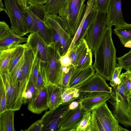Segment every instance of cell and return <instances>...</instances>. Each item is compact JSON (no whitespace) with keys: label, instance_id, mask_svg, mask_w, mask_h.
<instances>
[{"label":"cell","instance_id":"cell-23","mask_svg":"<svg viewBox=\"0 0 131 131\" xmlns=\"http://www.w3.org/2000/svg\"><path fill=\"white\" fill-rule=\"evenodd\" d=\"M19 45L12 48L0 50V73L7 72Z\"/></svg>","mask_w":131,"mask_h":131},{"label":"cell","instance_id":"cell-12","mask_svg":"<svg viewBox=\"0 0 131 131\" xmlns=\"http://www.w3.org/2000/svg\"><path fill=\"white\" fill-rule=\"evenodd\" d=\"M25 59L20 80L19 95L22 97L30 79L35 56L27 46L25 51Z\"/></svg>","mask_w":131,"mask_h":131},{"label":"cell","instance_id":"cell-7","mask_svg":"<svg viewBox=\"0 0 131 131\" xmlns=\"http://www.w3.org/2000/svg\"><path fill=\"white\" fill-rule=\"evenodd\" d=\"M111 97L110 93L107 92H81L79 99L82 108L86 113L91 112L106 103Z\"/></svg>","mask_w":131,"mask_h":131},{"label":"cell","instance_id":"cell-14","mask_svg":"<svg viewBox=\"0 0 131 131\" xmlns=\"http://www.w3.org/2000/svg\"><path fill=\"white\" fill-rule=\"evenodd\" d=\"M122 0H112L106 14L107 26L115 27L125 24L122 11Z\"/></svg>","mask_w":131,"mask_h":131},{"label":"cell","instance_id":"cell-56","mask_svg":"<svg viewBox=\"0 0 131 131\" xmlns=\"http://www.w3.org/2000/svg\"><path fill=\"white\" fill-rule=\"evenodd\" d=\"M126 70L129 71L131 72V67L128 68Z\"/></svg>","mask_w":131,"mask_h":131},{"label":"cell","instance_id":"cell-21","mask_svg":"<svg viewBox=\"0 0 131 131\" xmlns=\"http://www.w3.org/2000/svg\"><path fill=\"white\" fill-rule=\"evenodd\" d=\"M27 39V38L20 36L10 28L4 35L0 38V50L15 47L21 43L26 42Z\"/></svg>","mask_w":131,"mask_h":131},{"label":"cell","instance_id":"cell-16","mask_svg":"<svg viewBox=\"0 0 131 131\" xmlns=\"http://www.w3.org/2000/svg\"><path fill=\"white\" fill-rule=\"evenodd\" d=\"M30 10L34 20L30 33L39 36L49 46L53 44V35L51 28Z\"/></svg>","mask_w":131,"mask_h":131},{"label":"cell","instance_id":"cell-9","mask_svg":"<svg viewBox=\"0 0 131 131\" xmlns=\"http://www.w3.org/2000/svg\"><path fill=\"white\" fill-rule=\"evenodd\" d=\"M59 15L47 13L44 21L49 26L54 29L58 33L60 37L61 49L60 52L62 56L68 52L72 43L73 39L62 28L59 21Z\"/></svg>","mask_w":131,"mask_h":131},{"label":"cell","instance_id":"cell-51","mask_svg":"<svg viewBox=\"0 0 131 131\" xmlns=\"http://www.w3.org/2000/svg\"><path fill=\"white\" fill-rule=\"evenodd\" d=\"M126 100L128 105L129 112L131 115V96L127 97Z\"/></svg>","mask_w":131,"mask_h":131},{"label":"cell","instance_id":"cell-25","mask_svg":"<svg viewBox=\"0 0 131 131\" xmlns=\"http://www.w3.org/2000/svg\"><path fill=\"white\" fill-rule=\"evenodd\" d=\"M97 12L94 6L92 10L91 8L89 7H86L83 17V23L82 31L80 37L76 42L74 45L79 44L83 39H85L88 29L95 16Z\"/></svg>","mask_w":131,"mask_h":131},{"label":"cell","instance_id":"cell-50","mask_svg":"<svg viewBox=\"0 0 131 131\" xmlns=\"http://www.w3.org/2000/svg\"><path fill=\"white\" fill-rule=\"evenodd\" d=\"M49 0H29V4L45 5Z\"/></svg>","mask_w":131,"mask_h":131},{"label":"cell","instance_id":"cell-54","mask_svg":"<svg viewBox=\"0 0 131 131\" xmlns=\"http://www.w3.org/2000/svg\"><path fill=\"white\" fill-rule=\"evenodd\" d=\"M4 11L5 12V9L4 7L2 0H0V11L1 12Z\"/></svg>","mask_w":131,"mask_h":131},{"label":"cell","instance_id":"cell-47","mask_svg":"<svg viewBox=\"0 0 131 131\" xmlns=\"http://www.w3.org/2000/svg\"><path fill=\"white\" fill-rule=\"evenodd\" d=\"M78 45H74L68 53L72 61V65L74 66L76 62L78 51Z\"/></svg>","mask_w":131,"mask_h":131},{"label":"cell","instance_id":"cell-40","mask_svg":"<svg viewBox=\"0 0 131 131\" xmlns=\"http://www.w3.org/2000/svg\"><path fill=\"white\" fill-rule=\"evenodd\" d=\"M91 112V131H105L96 115L94 110Z\"/></svg>","mask_w":131,"mask_h":131},{"label":"cell","instance_id":"cell-33","mask_svg":"<svg viewBox=\"0 0 131 131\" xmlns=\"http://www.w3.org/2000/svg\"><path fill=\"white\" fill-rule=\"evenodd\" d=\"M27 47L26 43L20 44L18 50L12 61L8 71L7 72L10 74L14 68L24 55L25 49Z\"/></svg>","mask_w":131,"mask_h":131},{"label":"cell","instance_id":"cell-35","mask_svg":"<svg viewBox=\"0 0 131 131\" xmlns=\"http://www.w3.org/2000/svg\"><path fill=\"white\" fill-rule=\"evenodd\" d=\"M0 113L7 110V95L5 85L2 79L0 80Z\"/></svg>","mask_w":131,"mask_h":131},{"label":"cell","instance_id":"cell-52","mask_svg":"<svg viewBox=\"0 0 131 131\" xmlns=\"http://www.w3.org/2000/svg\"><path fill=\"white\" fill-rule=\"evenodd\" d=\"M70 66L69 67L62 66L61 69L62 72L64 73H67L69 70Z\"/></svg>","mask_w":131,"mask_h":131},{"label":"cell","instance_id":"cell-38","mask_svg":"<svg viewBox=\"0 0 131 131\" xmlns=\"http://www.w3.org/2000/svg\"><path fill=\"white\" fill-rule=\"evenodd\" d=\"M112 0H94V5L97 11L107 13Z\"/></svg>","mask_w":131,"mask_h":131},{"label":"cell","instance_id":"cell-13","mask_svg":"<svg viewBox=\"0 0 131 131\" xmlns=\"http://www.w3.org/2000/svg\"><path fill=\"white\" fill-rule=\"evenodd\" d=\"M86 113L80 103L76 108L70 109L63 117L58 131H74Z\"/></svg>","mask_w":131,"mask_h":131},{"label":"cell","instance_id":"cell-45","mask_svg":"<svg viewBox=\"0 0 131 131\" xmlns=\"http://www.w3.org/2000/svg\"><path fill=\"white\" fill-rule=\"evenodd\" d=\"M50 27L51 28L53 32V44L59 50L60 52L61 49V44L60 36L58 33L54 29Z\"/></svg>","mask_w":131,"mask_h":131},{"label":"cell","instance_id":"cell-19","mask_svg":"<svg viewBox=\"0 0 131 131\" xmlns=\"http://www.w3.org/2000/svg\"><path fill=\"white\" fill-rule=\"evenodd\" d=\"M5 85L7 95V110L16 111L17 93L16 87L7 72L0 73Z\"/></svg>","mask_w":131,"mask_h":131},{"label":"cell","instance_id":"cell-49","mask_svg":"<svg viewBox=\"0 0 131 131\" xmlns=\"http://www.w3.org/2000/svg\"><path fill=\"white\" fill-rule=\"evenodd\" d=\"M115 89L122 95L126 97H127L125 86L122 82H121V83L118 85L116 89Z\"/></svg>","mask_w":131,"mask_h":131},{"label":"cell","instance_id":"cell-1","mask_svg":"<svg viewBox=\"0 0 131 131\" xmlns=\"http://www.w3.org/2000/svg\"><path fill=\"white\" fill-rule=\"evenodd\" d=\"M111 27L107 26L94 52L92 67L96 73L109 81L116 66V49L112 38Z\"/></svg>","mask_w":131,"mask_h":131},{"label":"cell","instance_id":"cell-39","mask_svg":"<svg viewBox=\"0 0 131 131\" xmlns=\"http://www.w3.org/2000/svg\"><path fill=\"white\" fill-rule=\"evenodd\" d=\"M122 69L119 66L116 67L110 80V84L114 89H116L118 85L121 82L119 77Z\"/></svg>","mask_w":131,"mask_h":131},{"label":"cell","instance_id":"cell-41","mask_svg":"<svg viewBox=\"0 0 131 131\" xmlns=\"http://www.w3.org/2000/svg\"><path fill=\"white\" fill-rule=\"evenodd\" d=\"M74 67V66L72 65L70 66L69 70L67 73H63V77L60 86L63 89L68 87L69 81Z\"/></svg>","mask_w":131,"mask_h":131},{"label":"cell","instance_id":"cell-32","mask_svg":"<svg viewBox=\"0 0 131 131\" xmlns=\"http://www.w3.org/2000/svg\"><path fill=\"white\" fill-rule=\"evenodd\" d=\"M85 113L74 131H91V112Z\"/></svg>","mask_w":131,"mask_h":131},{"label":"cell","instance_id":"cell-27","mask_svg":"<svg viewBox=\"0 0 131 131\" xmlns=\"http://www.w3.org/2000/svg\"><path fill=\"white\" fill-rule=\"evenodd\" d=\"M25 59V56L24 53L23 56L11 72L10 74H8L9 75L11 80L15 85L17 93V100L19 90L20 80L21 73L22 68L24 63Z\"/></svg>","mask_w":131,"mask_h":131},{"label":"cell","instance_id":"cell-36","mask_svg":"<svg viewBox=\"0 0 131 131\" xmlns=\"http://www.w3.org/2000/svg\"><path fill=\"white\" fill-rule=\"evenodd\" d=\"M119 77L125 86L127 97L131 96V72L127 70L120 74Z\"/></svg>","mask_w":131,"mask_h":131},{"label":"cell","instance_id":"cell-8","mask_svg":"<svg viewBox=\"0 0 131 131\" xmlns=\"http://www.w3.org/2000/svg\"><path fill=\"white\" fill-rule=\"evenodd\" d=\"M95 113L105 131H129L119 123L109 108L106 103L95 109Z\"/></svg>","mask_w":131,"mask_h":131},{"label":"cell","instance_id":"cell-11","mask_svg":"<svg viewBox=\"0 0 131 131\" xmlns=\"http://www.w3.org/2000/svg\"><path fill=\"white\" fill-rule=\"evenodd\" d=\"M26 43L34 54L38 53L42 67H45L47 62L49 46L41 38L33 33H30L29 35Z\"/></svg>","mask_w":131,"mask_h":131},{"label":"cell","instance_id":"cell-42","mask_svg":"<svg viewBox=\"0 0 131 131\" xmlns=\"http://www.w3.org/2000/svg\"><path fill=\"white\" fill-rule=\"evenodd\" d=\"M24 14L28 25L29 33H30L34 23V20L30 10L27 8L24 10Z\"/></svg>","mask_w":131,"mask_h":131},{"label":"cell","instance_id":"cell-34","mask_svg":"<svg viewBox=\"0 0 131 131\" xmlns=\"http://www.w3.org/2000/svg\"><path fill=\"white\" fill-rule=\"evenodd\" d=\"M27 8L37 16L44 21L46 15L47 13L45 5L29 4Z\"/></svg>","mask_w":131,"mask_h":131},{"label":"cell","instance_id":"cell-31","mask_svg":"<svg viewBox=\"0 0 131 131\" xmlns=\"http://www.w3.org/2000/svg\"><path fill=\"white\" fill-rule=\"evenodd\" d=\"M65 0H49L45 5L47 13L51 15H57Z\"/></svg>","mask_w":131,"mask_h":131},{"label":"cell","instance_id":"cell-48","mask_svg":"<svg viewBox=\"0 0 131 131\" xmlns=\"http://www.w3.org/2000/svg\"><path fill=\"white\" fill-rule=\"evenodd\" d=\"M10 28L4 21L0 22V38L4 35L8 31Z\"/></svg>","mask_w":131,"mask_h":131},{"label":"cell","instance_id":"cell-6","mask_svg":"<svg viewBox=\"0 0 131 131\" xmlns=\"http://www.w3.org/2000/svg\"><path fill=\"white\" fill-rule=\"evenodd\" d=\"M72 102L61 104L46 111L40 119L42 125V131H58L63 117L72 109L70 104Z\"/></svg>","mask_w":131,"mask_h":131},{"label":"cell","instance_id":"cell-26","mask_svg":"<svg viewBox=\"0 0 131 131\" xmlns=\"http://www.w3.org/2000/svg\"><path fill=\"white\" fill-rule=\"evenodd\" d=\"M114 33L119 37L123 45L131 41V24H125L116 27Z\"/></svg>","mask_w":131,"mask_h":131},{"label":"cell","instance_id":"cell-30","mask_svg":"<svg viewBox=\"0 0 131 131\" xmlns=\"http://www.w3.org/2000/svg\"><path fill=\"white\" fill-rule=\"evenodd\" d=\"M38 91L34 83L30 80L23 95V104L28 103L35 96Z\"/></svg>","mask_w":131,"mask_h":131},{"label":"cell","instance_id":"cell-24","mask_svg":"<svg viewBox=\"0 0 131 131\" xmlns=\"http://www.w3.org/2000/svg\"><path fill=\"white\" fill-rule=\"evenodd\" d=\"M15 111L6 110L0 113V131H15L14 120Z\"/></svg>","mask_w":131,"mask_h":131},{"label":"cell","instance_id":"cell-3","mask_svg":"<svg viewBox=\"0 0 131 131\" xmlns=\"http://www.w3.org/2000/svg\"><path fill=\"white\" fill-rule=\"evenodd\" d=\"M5 12L8 16L11 28L16 34L23 37L29 33L24 10L16 0H4Z\"/></svg>","mask_w":131,"mask_h":131},{"label":"cell","instance_id":"cell-22","mask_svg":"<svg viewBox=\"0 0 131 131\" xmlns=\"http://www.w3.org/2000/svg\"><path fill=\"white\" fill-rule=\"evenodd\" d=\"M48 93V103L49 110L53 109L60 104L63 89L55 84L47 87Z\"/></svg>","mask_w":131,"mask_h":131},{"label":"cell","instance_id":"cell-53","mask_svg":"<svg viewBox=\"0 0 131 131\" xmlns=\"http://www.w3.org/2000/svg\"><path fill=\"white\" fill-rule=\"evenodd\" d=\"M29 0H23L24 10L29 5Z\"/></svg>","mask_w":131,"mask_h":131},{"label":"cell","instance_id":"cell-10","mask_svg":"<svg viewBox=\"0 0 131 131\" xmlns=\"http://www.w3.org/2000/svg\"><path fill=\"white\" fill-rule=\"evenodd\" d=\"M76 88L80 92H103L110 93L112 91L105 79L96 73Z\"/></svg>","mask_w":131,"mask_h":131},{"label":"cell","instance_id":"cell-15","mask_svg":"<svg viewBox=\"0 0 131 131\" xmlns=\"http://www.w3.org/2000/svg\"><path fill=\"white\" fill-rule=\"evenodd\" d=\"M49 108L48 89L45 87L38 90L35 96L28 103L27 108L33 113L39 114Z\"/></svg>","mask_w":131,"mask_h":131},{"label":"cell","instance_id":"cell-18","mask_svg":"<svg viewBox=\"0 0 131 131\" xmlns=\"http://www.w3.org/2000/svg\"><path fill=\"white\" fill-rule=\"evenodd\" d=\"M78 45V51L74 68H83L92 66V51L85 39Z\"/></svg>","mask_w":131,"mask_h":131},{"label":"cell","instance_id":"cell-29","mask_svg":"<svg viewBox=\"0 0 131 131\" xmlns=\"http://www.w3.org/2000/svg\"><path fill=\"white\" fill-rule=\"evenodd\" d=\"M80 0H65L60 9L59 15L67 20L76 7Z\"/></svg>","mask_w":131,"mask_h":131},{"label":"cell","instance_id":"cell-2","mask_svg":"<svg viewBox=\"0 0 131 131\" xmlns=\"http://www.w3.org/2000/svg\"><path fill=\"white\" fill-rule=\"evenodd\" d=\"M61 56L59 50L53 44L49 46L46 65L41 66L45 87L53 84L60 86L63 74L59 60Z\"/></svg>","mask_w":131,"mask_h":131},{"label":"cell","instance_id":"cell-28","mask_svg":"<svg viewBox=\"0 0 131 131\" xmlns=\"http://www.w3.org/2000/svg\"><path fill=\"white\" fill-rule=\"evenodd\" d=\"M81 92L76 88H67L63 89L60 104L76 101L79 98Z\"/></svg>","mask_w":131,"mask_h":131},{"label":"cell","instance_id":"cell-5","mask_svg":"<svg viewBox=\"0 0 131 131\" xmlns=\"http://www.w3.org/2000/svg\"><path fill=\"white\" fill-rule=\"evenodd\" d=\"M110 93L111 96L108 102L113 106V114L118 123L126 127H131V115L130 114L126 98L115 89Z\"/></svg>","mask_w":131,"mask_h":131},{"label":"cell","instance_id":"cell-43","mask_svg":"<svg viewBox=\"0 0 131 131\" xmlns=\"http://www.w3.org/2000/svg\"><path fill=\"white\" fill-rule=\"evenodd\" d=\"M36 86L38 90H40L44 87H45L41 64L39 71Z\"/></svg>","mask_w":131,"mask_h":131},{"label":"cell","instance_id":"cell-4","mask_svg":"<svg viewBox=\"0 0 131 131\" xmlns=\"http://www.w3.org/2000/svg\"><path fill=\"white\" fill-rule=\"evenodd\" d=\"M106 14L97 11L87 31L85 39L92 52L94 53L107 26Z\"/></svg>","mask_w":131,"mask_h":131},{"label":"cell","instance_id":"cell-37","mask_svg":"<svg viewBox=\"0 0 131 131\" xmlns=\"http://www.w3.org/2000/svg\"><path fill=\"white\" fill-rule=\"evenodd\" d=\"M118 66L126 70L131 67V49L128 53L117 58Z\"/></svg>","mask_w":131,"mask_h":131},{"label":"cell","instance_id":"cell-17","mask_svg":"<svg viewBox=\"0 0 131 131\" xmlns=\"http://www.w3.org/2000/svg\"><path fill=\"white\" fill-rule=\"evenodd\" d=\"M86 0H80L67 20L73 39L84 14L86 4L84 3Z\"/></svg>","mask_w":131,"mask_h":131},{"label":"cell","instance_id":"cell-20","mask_svg":"<svg viewBox=\"0 0 131 131\" xmlns=\"http://www.w3.org/2000/svg\"><path fill=\"white\" fill-rule=\"evenodd\" d=\"M95 71L92 66L80 69L74 67L68 88L77 87L93 75Z\"/></svg>","mask_w":131,"mask_h":131},{"label":"cell","instance_id":"cell-44","mask_svg":"<svg viewBox=\"0 0 131 131\" xmlns=\"http://www.w3.org/2000/svg\"><path fill=\"white\" fill-rule=\"evenodd\" d=\"M59 60L62 66L69 67L72 65V60L68 53L61 56Z\"/></svg>","mask_w":131,"mask_h":131},{"label":"cell","instance_id":"cell-46","mask_svg":"<svg viewBox=\"0 0 131 131\" xmlns=\"http://www.w3.org/2000/svg\"><path fill=\"white\" fill-rule=\"evenodd\" d=\"M42 125L41 120L39 119L33 123L26 131H42Z\"/></svg>","mask_w":131,"mask_h":131},{"label":"cell","instance_id":"cell-55","mask_svg":"<svg viewBox=\"0 0 131 131\" xmlns=\"http://www.w3.org/2000/svg\"><path fill=\"white\" fill-rule=\"evenodd\" d=\"M16 1L22 9L24 10L23 0H16Z\"/></svg>","mask_w":131,"mask_h":131}]
</instances>
